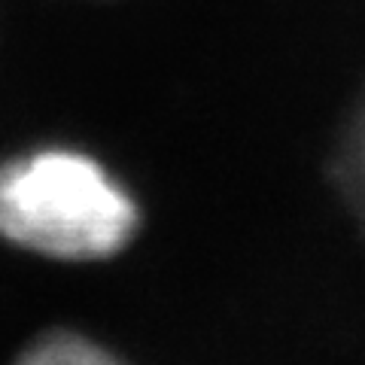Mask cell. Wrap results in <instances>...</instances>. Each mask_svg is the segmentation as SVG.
<instances>
[{
	"instance_id": "2",
	"label": "cell",
	"mask_w": 365,
	"mask_h": 365,
	"mask_svg": "<svg viewBox=\"0 0 365 365\" xmlns=\"http://www.w3.org/2000/svg\"><path fill=\"white\" fill-rule=\"evenodd\" d=\"M16 365H125L104 344L76 332H46L16 359Z\"/></svg>"
},
{
	"instance_id": "3",
	"label": "cell",
	"mask_w": 365,
	"mask_h": 365,
	"mask_svg": "<svg viewBox=\"0 0 365 365\" xmlns=\"http://www.w3.org/2000/svg\"><path fill=\"white\" fill-rule=\"evenodd\" d=\"M338 177H341V189H344L347 201L353 204V210L365 220V104L350 125L344 146H341Z\"/></svg>"
},
{
	"instance_id": "1",
	"label": "cell",
	"mask_w": 365,
	"mask_h": 365,
	"mask_svg": "<svg viewBox=\"0 0 365 365\" xmlns=\"http://www.w3.org/2000/svg\"><path fill=\"white\" fill-rule=\"evenodd\" d=\"M140 210L86 153L37 150L0 165V237L61 262H98L128 247Z\"/></svg>"
}]
</instances>
